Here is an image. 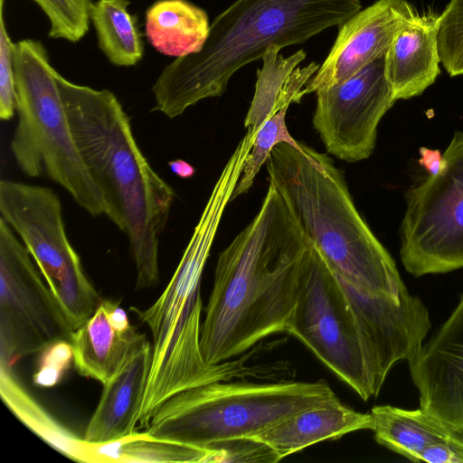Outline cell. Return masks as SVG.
<instances>
[{
	"mask_svg": "<svg viewBox=\"0 0 463 463\" xmlns=\"http://www.w3.org/2000/svg\"><path fill=\"white\" fill-rule=\"evenodd\" d=\"M310 246L269 182L257 214L218 256L200 333L207 364L224 363L286 332Z\"/></svg>",
	"mask_w": 463,
	"mask_h": 463,
	"instance_id": "cell-1",
	"label": "cell"
},
{
	"mask_svg": "<svg viewBox=\"0 0 463 463\" xmlns=\"http://www.w3.org/2000/svg\"><path fill=\"white\" fill-rule=\"evenodd\" d=\"M71 131L105 203V215L128 240L136 289L159 280V241L174 189L153 169L133 135L130 119L109 90L57 76Z\"/></svg>",
	"mask_w": 463,
	"mask_h": 463,
	"instance_id": "cell-2",
	"label": "cell"
},
{
	"mask_svg": "<svg viewBox=\"0 0 463 463\" xmlns=\"http://www.w3.org/2000/svg\"><path fill=\"white\" fill-rule=\"evenodd\" d=\"M362 9L360 0H236L211 24L202 49L166 65L152 87L154 110L170 118L221 96L232 76L273 46L298 44Z\"/></svg>",
	"mask_w": 463,
	"mask_h": 463,
	"instance_id": "cell-3",
	"label": "cell"
},
{
	"mask_svg": "<svg viewBox=\"0 0 463 463\" xmlns=\"http://www.w3.org/2000/svg\"><path fill=\"white\" fill-rule=\"evenodd\" d=\"M265 165L269 182L339 279L369 298L399 299L409 293L331 157L302 142L301 148L280 143Z\"/></svg>",
	"mask_w": 463,
	"mask_h": 463,
	"instance_id": "cell-4",
	"label": "cell"
},
{
	"mask_svg": "<svg viewBox=\"0 0 463 463\" xmlns=\"http://www.w3.org/2000/svg\"><path fill=\"white\" fill-rule=\"evenodd\" d=\"M228 203L222 193L210 194L163 293L146 309L131 307L153 335L152 364L138 415L139 428H146L156 408L174 394L229 380L234 374L230 362L207 364L200 348L201 279Z\"/></svg>",
	"mask_w": 463,
	"mask_h": 463,
	"instance_id": "cell-5",
	"label": "cell"
},
{
	"mask_svg": "<svg viewBox=\"0 0 463 463\" xmlns=\"http://www.w3.org/2000/svg\"><path fill=\"white\" fill-rule=\"evenodd\" d=\"M337 399L324 380L216 381L165 400L154 411L144 433L208 449L227 439L252 437L305 409Z\"/></svg>",
	"mask_w": 463,
	"mask_h": 463,
	"instance_id": "cell-6",
	"label": "cell"
},
{
	"mask_svg": "<svg viewBox=\"0 0 463 463\" xmlns=\"http://www.w3.org/2000/svg\"><path fill=\"white\" fill-rule=\"evenodd\" d=\"M14 72L18 122L11 152L29 177L45 174L91 216L105 214L103 197L75 142L57 76L39 41L15 43Z\"/></svg>",
	"mask_w": 463,
	"mask_h": 463,
	"instance_id": "cell-7",
	"label": "cell"
},
{
	"mask_svg": "<svg viewBox=\"0 0 463 463\" xmlns=\"http://www.w3.org/2000/svg\"><path fill=\"white\" fill-rule=\"evenodd\" d=\"M443 157L439 173L406 194L400 254L414 277L463 268V132H455Z\"/></svg>",
	"mask_w": 463,
	"mask_h": 463,
	"instance_id": "cell-8",
	"label": "cell"
},
{
	"mask_svg": "<svg viewBox=\"0 0 463 463\" xmlns=\"http://www.w3.org/2000/svg\"><path fill=\"white\" fill-rule=\"evenodd\" d=\"M286 332L307 345L364 401L374 397L343 284L312 244Z\"/></svg>",
	"mask_w": 463,
	"mask_h": 463,
	"instance_id": "cell-9",
	"label": "cell"
},
{
	"mask_svg": "<svg viewBox=\"0 0 463 463\" xmlns=\"http://www.w3.org/2000/svg\"><path fill=\"white\" fill-rule=\"evenodd\" d=\"M25 246L0 218V361L71 341L69 323Z\"/></svg>",
	"mask_w": 463,
	"mask_h": 463,
	"instance_id": "cell-10",
	"label": "cell"
},
{
	"mask_svg": "<svg viewBox=\"0 0 463 463\" xmlns=\"http://www.w3.org/2000/svg\"><path fill=\"white\" fill-rule=\"evenodd\" d=\"M313 126L328 154L354 163L368 158L376 144L377 127L396 101L384 71V59L368 64L348 79L316 91Z\"/></svg>",
	"mask_w": 463,
	"mask_h": 463,
	"instance_id": "cell-11",
	"label": "cell"
},
{
	"mask_svg": "<svg viewBox=\"0 0 463 463\" xmlns=\"http://www.w3.org/2000/svg\"><path fill=\"white\" fill-rule=\"evenodd\" d=\"M0 213L19 235L52 294L83 269L65 231L61 200L52 189L3 179Z\"/></svg>",
	"mask_w": 463,
	"mask_h": 463,
	"instance_id": "cell-12",
	"label": "cell"
},
{
	"mask_svg": "<svg viewBox=\"0 0 463 463\" xmlns=\"http://www.w3.org/2000/svg\"><path fill=\"white\" fill-rule=\"evenodd\" d=\"M417 12L406 0H377L339 26L324 62L302 90L303 96L348 79L383 58L394 35Z\"/></svg>",
	"mask_w": 463,
	"mask_h": 463,
	"instance_id": "cell-13",
	"label": "cell"
},
{
	"mask_svg": "<svg viewBox=\"0 0 463 463\" xmlns=\"http://www.w3.org/2000/svg\"><path fill=\"white\" fill-rule=\"evenodd\" d=\"M409 366L420 409L463 431V294Z\"/></svg>",
	"mask_w": 463,
	"mask_h": 463,
	"instance_id": "cell-14",
	"label": "cell"
},
{
	"mask_svg": "<svg viewBox=\"0 0 463 463\" xmlns=\"http://www.w3.org/2000/svg\"><path fill=\"white\" fill-rule=\"evenodd\" d=\"M146 340L118 303L102 299L94 314L72 333L75 370L103 385Z\"/></svg>",
	"mask_w": 463,
	"mask_h": 463,
	"instance_id": "cell-15",
	"label": "cell"
},
{
	"mask_svg": "<svg viewBox=\"0 0 463 463\" xmlns=\"http://www.w3.org/2000/svg\"><path fill=\"white\" fill-rule=\"evenodd\" d=\"M152 364L146 340L105 384L83 439L103 447L135 435Z\"/></svg>",
	"mask_w": 463,
	"mask_h": 463,
	"instance_id": "cell-16",
	"label": "cell"
},
{
	"mask_svg": "<svg viewBox=\"0 0 463 463\" xmlns=\"http://www.w3.org/2000/svg\"><path fill=\"white\" fill-rule=\"evenodd\" d=\"M438 17L416 13L394 35L383 59L395 100L422 94L439 75Z\"/></svg>",
	"mask_w": 463,
	"mask_h": 463,
	"instance_id": "cell-17",
	"label": "cell"
},
{
	"mask_svg": "<svg viewBox=\"0 0 463 463\" xmlns=\"http://www.w3.org/2000/svg\"><path fill=\"white\" fill-rule=\"evenodd\" d=\"M373 429L371 412L357 411L337 399L305 409L250 438L269 445L281 459L313 444Z\"/></svg>",
	"mask_w": 463,
	"mask_h": 463,
	"instance_id": "cell-18",
	"label": "cell"
},
{
	"mask_svg": "<svg viewBox=\"0 0 463 463\" xmlns=\"http://www.w3.org/2000/svg\"><path fill=\"white\" fill-rule=\"evenodd\" d=\"M0 394L8 409L34 434L71 460L115 463L113 458L89 444L54 419L24 388L12 364L0 361Z\"/></svg>",
	"mask_w": 463,
	"mask_h": 463,
	"instance_id": "cell-19",
	"label": "cell"
},
{
	"mask_svg": "<svg viewBox=\"0 0 463 463\" xmlns=\"http://www.w3.org/2000/svg\"><path fill=\"white\" fill-rule=\"evenodd\" d=\"M204 10L186 0H158L146 12V35L160 53L183 57L199 52L210 30Z\"/></svg>",
	"mask_w": 463,
	"mask_h": 463,
	"instance_id": "cell-20",
	"label": "cell"
},
{
	"mask_svg": "<svg viewBox=\"0 0 463 463\" xmlns=\"http://www.w3.org/2000/svg\"><path fill=\"white\" fill-rule=\"evenodd\" d=\"M376 442L414 462L429 445L455 435L456 430L422 409L378 405L371 410Z\"/></svg>",
	"mask_w": 463,
	"mask_h": 463,
	"instance_id": "cell-21",
	"label": "cell"
},
{
	"mask_svg": "<svg viewBox=\"0 0 463 463\" xmlns=\"http://www.w3.org/2000/svg\"><path fill=\"white\" fill-rule=\"evenodd\" d=\"M318 68L319 65L316 62H310L304 67L298 65L287 79L273 112L256 133L250 151L244 161L241 177L233 191L232 201L250 190L257 174L277 145L287 143L297 148H301V142L297 141L287 128L286 114L291 103L300 102L303 98L302 90Z\"/></svg>",
	"mask_w": 463,
	"mask_h": 463,
	"instance_id": "cell-22",
	"label": "cell"
},
{
	"mask_svg": "<svg viewBox=\"0 0 463 463\" xmlns=\"http://www.w3.org/2000/svg\"><path fill=\"white\" fill-rule=\"evenodd\" d=\"M129 5V0H96L90 5L99 47L116 66H134L143 57L141 33Z\"/></svg>",
	"mask_w": 463,
	"mask_h": 463,
	"instance_id": "cell-23",
	"label": "cell"
},
{
	"mask_svg": "<svg viewBox=\"0 0 463 463\" xmlns=\"http://www.w3.org/2000/svg\"><path fill=\"white\" fill-rule=\"evenodd\" d=\"M279 51L277 46L270 47L262 57V67L257 71L253 98L244 120V127L254 133L273 112L290 73L306 59L303 50L288 57Z\"/></svg>",
	"mask_w": 463,
	"mask_h": 463,
	"instance_id": "cell-24",
	"label": "cell"
},
{
	"mask_svg": "<svg viewBox=\"0 0 463 463\" xmlns=\"http://www.w3.org/2000/svg\"><path fill=\"white\" fill-rule=\"evenodd\" d=\"M114 444H117V448L107 454L115 462H222L223 454L221 449L159 439L144 432L136 433Z\"/></svg>",
	"mask_w": 463,
	"mask_h": 463,
	"instance_id": "cell-25",
	"label": "cell"
},
{
	"mask_svg": "<svg viewBox=\"0 0 463 463\" xmlns=\"http://www.w3.org/2000/svg\"><path fill=\"white\" fill-rule=\"evenodd\" d=\"M50 22L49 36L79 42L90 27L91 0H33Z\"/></svg>",
	"mask_w": 463,
	"mask_h": 463,
	"instance_id": "cell-26",
	"label": "cell"
},
{
	"mask_svg": "<svg viewBox=\"0 0 463 463\" xmlns=\"http://www.w3.org/2000/svg\"><path fill=\"white\" fill-rule=\"evenodd\" d=\"M440 63L450 77L463 75V0H449L438 17Z\"/></svg>",
	"mask_w": 463,
	"mask_h": 463,
	"instance_id": "cell-27",
	"label": "cell"
},
{
	"mask_svg": "<svg viewBox=\"0 0 463 463\" xmlns=\"http://www.w3.org/2000/svg\"><path fill=\"white\" fill-rule=\"evenodd\" d=\"M4 2L0 0V118L11 119L16 111V93L14 72V43L4 20Z\"/></svg>",
	"mask_w": 463,
	"mask_h": 463,
	"instance_id": "cell-28",
	"label": "cell"
},
{
	"mask_svg": "<svg viewBox=\"0 0 463 463\" xmlns=\"http://www.w3.org/2000/svg\"><path fill=\"white\" fill-rule=\"evenodd\" d=\"M71 363L73 353L70 341L61 340L50 345L41 352L33 383L43 387L57 384Z\"/></svg>",
	"mask_w": 463,
	"mask_h": 463,
	"instance_id": "cell-29",
	"label": "cell"
},
{
	"mask_svg": "<svg viewBox=\"0 0 463 463\" xmlns=\"http://www.w3.org/2000/svg\"><path fill=\"white\" fill-rule=\"evenodd\" d=\"M208 449L223 453L222 462H277L276 451L264 442L250 437H241L215 443Z\"/></svg>",
	"mask_w": 463,
	"mask_h": 463,
	"instance_id": "cell-30",
	"label": "cell"
},
{
	"mask_svg": "<svg viewBox=\"0 0 463 463\" xmlns=\"http://www.w3.org/2000/svg\"><path fill=\"white\" fill-rule=\"evenodd\" d=\"M420 458L428 463H463V431L427 446Z\"/></svg>",
	"mask_w": 463,
	"mask_h": 463,
	"instance_id": "cell-31",
	"label": "cell"
},
{
	"mask_svg": "<svg viewBox=\"0 0 463 463\" xmlns=\"http://www.w3.org/2000/svg\"><path fill=\"white\" fill-rule=\"evenodd\" d=\"M419 164L424 167L429 175H435L445 166V159L439 149L421 146L419 149Z\"/></svg>",
	"mask_w": 463,
	"mask_h": 463,
	"instance_id": "cell-32",
	"label": "cell"
},
{
	"mask_svg": "<svg viewBox=\"0 0 463 463\" xmlns=\"http://www.w3.org/2000/svg\"><path fill=\"white\" fill-rule=\"evenodd\" d=\"M170 170L178 177L188 179L194 175L195 169L187 161L183 159H175L168 162Z\"/></svg>",
	"mask_w": 463,
	"mask_h": 463,
	"instance_id": "cell-33",
	"label": "cell"
}]
</instances>
